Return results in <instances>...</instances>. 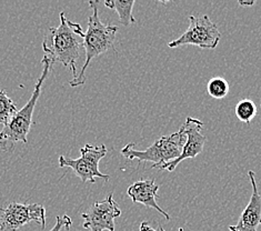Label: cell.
Returning <instances> with one entry per match:
<instances>
[{
  "label": "cell",
  "instance_id": "obj_16",
  "mask_svg": "<svg viewBox=\"0 0 261 231\" xmlns=\"http://www.w3.org/2000/svg\"><path fill=\"white\" fill-rule=\"evenodd\" d=\"M70 224H71V219L69 217L64 216L63 218H61L60 216H58L57 217V222H56L54 228L50 231H61V229H63L64 227H66L67 229H69Z\"/></svg>",
  "mask_w": 261,
  "mask_h": 231
},
{
  "label": "cell",
  "instance_id": "obj_15",
  "mask_svg": "<svg viewBox=\"0 0 261 231\" xmlns=\"http://www.w3.org/2000/svg\"><path fill=\"white\" fill-rule=\"evenodd\" d=\"M207 91L215 99H222L229 93V84L225 78L215 77L208 81Z\"/></svg>",
  "mask_w": 261,
  "mask_h": 231
},
{
  "label": "cell",
  "instance_id": "obj_5",
  "mask_svg": "<svg viewBox=\"0 0 261 231\" xmlns=\"http://www.w3.org/2000/svg\"><path fill=\"white\" fill-rule=\"evenodd\" d=\"M107 155V148L105 145L92 146L87 143L80 149V157L77 159L67 158L65 156L59 157L60 168H70L77 174L83 183H96V178H101L106 181L109 180L108 174L99 170V162Z\"/></svg>",
  "mask_w": 261,
  "mask_h": 231
},
{
  "label": "cell",
  "instance_id": "obj_2",
  "mask_svg": "<svg viewBox=\"0 0 261 231\" xmlns=\"http://www.w3.org/2000/svg\"><path fill=\"white\" fill-rule=\"evenodd\" d=\"M41 62L43 66L42 72L38 80H37L32 97H30L28 102L20 110L16 112L14 117L11 118V120L6 126H4L3 130L0 131V148H2L3 151L12 152L15 150L17 142H28L27 137L33 124L34 110L40 97L42 85L45 83L53 67V62L46 56H43Z\"/></svg>",
  "mask_w": 261,
  "mask_h": 231
},
{
  "label": "cell",
  "instance_id": "obj_7",
  "mask_svg": "<svg viewBox=\"0 0 261 231\" xmlns=\"http://www.w3.org/2000/svg\"><path fill=\"white\" fill-rule=\"evenodd\" d=\"M0 231H18L32 221L46 226V209L39 203L11 202L6 208L0 207Z\"/></svg>",
  "mask_w": 261,
  "mask_h": 231
},
{
  "label": "cell",
  "instance_id": "obj_14",
  "mask_svg": "<svg viewBox=\"0 0 261 231\" xmlns=\"http://www.w3.org/2000/svg\"><path fill=\"white\" fill-rule=\"evenodd\" d=\"M236 116L241 122L249 124L257 115V107L251 99H242L236 106Z\"/></svg>",
  "mask_w": 261,
  "mask_h": 231
},
{
  "label": "cell",
  "instance_id": "obj_10",
  "mask_svg": "<svg viewBox=\"0 0 261 231\" xmlns=\"http://www.w3.org/2000/svg\"><path fill=\"white\" fill-rule=\"evenodd\" d=\"M252 193L247 207L241 212V216L234 226H229V231H257L261 224V195L256 183V173L248 171Z\"/></svg>",
  "mask_w": 261,
  "mask_h": 231
},
{
  "label": "cell",
  "instance_id": "obj_12",
  "mask_svg": "<svg viewBox=\"0 0 261 231\" xmlns=\"http://www.w3.org/2000/svg\"><path fill=\"white\" fill-rule=\"evenodd\" d=\"M135 5V0L130 2H119V0H107L105 3L106 7L109 9H115L119 16V22L123 26H130L136 22L135 17L133 15V8Z\"/></svg>",
  "mask_w": 261,
  "mask_h": 231
},
{
  "label": "cell",
  "instance_id": "obj_3",
  "mask_svg": "<svg viewBox=\"0 0 261 231\" xmlns=\"http://www.w3.org/2000/svg\"><path fill=\"white\" fill-rule=\"evenodd\" d=\"M98 5L99 2H94V0H90L89 2V6L92 9V15L88 19V29H87V33H85L84 37V49L86 59L78 76L70 80L69 85L72 88L82 86L86 83L85 72L92 59L102 55L106 52H108L109 49L116 50L114 42L116 39L118 27L114 26V24H105L101 22L100 18H99Z\"/></svg>",
  "mask_w": 261,
  "mask_h": 231
},
{
  "label": "cell",
  "instance_id": "obj_17",
  "mask_svg": "<svg viewBox=\"0 0 261 231\" xmlns=\"http://www.w3.org/2000/svg\"><path fill=\"white\" fill-rule=\"evenodd\" d=\"M139 231H165V229L163 227H159L158 229H153L147 221H144L140 224Z\"/></svg>",
  "mask_w": 261,
  "mask_h": 231
},
{
  "label": "cell",
  "instance_id": "obj_13",
  "mask_svg": "<svg viewBox=\"0 0 261 231\" xmlns=\"http://www.w3.org/2000/svg\"><path fill=\"white\" fill-rule=\"evenodd\" d=\"M17 111L18 108L12 99L5 90H0V124L6 126Z\"/></svg>",
  "mask_w": 261,
  "mask_h": 231
},
{
  "label": "cell",
  "instance_id": "obj_4",
  "mask_svg": "<svg viewBox=\"0 0 261 231\" xmlns=\"http://www.w3.org/2000/svg\"><path fill=\"white\" fill-rule=\"evenodd\" d=\"M186 141H187V135L181 126L177 133L161 137L145 150H137L134 142L128 143L121 149V155L128 160H138L139 164L148 161L153 162L151 168L157 169L166 162L176 160L181 155Z\"/></svg>",
  "mask_w": 261,
  "mask_h": 231
},
{
  "label": "cell",
  "instance_id": "obj_1",
  "mask_svg": "<svg viewBox=\"0 0 261 231\" xmlns=\"http://www.w3.org/2000/svg\"><path fill=\"white\" fill-rule=\"evenodd\" d=\"M84 37L82 26L68 20L65 12H60V23L49 29L43 39V56L50 59L53 65L60 62L70 68L73 78H76L78 76L77 61L84 49Z\"/></svg>",
  "mask_w": 261,
  "mask_h": 231
},
{
  "label": "cell",
  "instance_id": "obj_8",
  "mask_svg": "<svg viewBox=\"0 0 261 231\" xmlns=\"http://www.w3.org/2000/svg\"><path fill=\"white\" fill-rule=\"evenodd\" d=\"M121 210L114 200L113 193L102 201H96L82 215L84 228L89 231H115V219L120 217Z\"/></svg>",
  "mask_w": 261,
  "mask_h": 231
},
{
  "label": "cell",
  "instance_id": "obj_11",
  "mask_svg": "<svg viewBox=\"0 0 261 231\" xmlns=\"http://www.w3.org/2000/svg\"><path fill=\"white\" fill-rule=\"evenodd\" d=\"M158 190L159 186L156 184V181L153 179H146L133 184L128 188L127 193L134 203H141L146 207L157 210L160 215H163L166 218V220L169 221L170 216L168 215L167 211L161 209L156 201Z\"/></svg>",
  "mask_w": 261,
  "mask_h": 231
},
{
  "label": "cell",
  "instance_id": "obj_9",
  "mask_svg": "<svg viewBox=\"0 0 261 231\" xmlns=\"http://www.w3.org/2000/svg\"><path fill=\"white\" fill-rule=\"evenodd\" d=\"M182 127L187 135V141H186L182 152L179 157L170 162H166V164L159 166L157 169L159 170H168L173 171L177 168L180 162L188 159V158H196L198 155H200L203 150L204 142L207 141V137L201 134V130L203 128V122L196 118L188 117L186 119Z\"/></svg>",
  "mask_w": 261,
  "mask_h": 231
},
{
  "label": "cell",
  "instance_id": "obj_6",
  "mask_svg": "<svg viewBox=\"0 0 261 231\" xmlns=\"http://www.w3.org/2000/svg\"><path fill=\"white\" fill-rule=\"evenodd\" d=\"M220 38V31L209 16H190L189 27L187 30L179 38L168 43V46L170 48H177L190 45L200 48L215 49L218 46Z\"/></svg>",
  "mask_w": 261,
  "mask_h": 231
},
{
  "label": "cell",
  "instance_id": "obj_18",
  "mask_svg": "<svg viewBox=\"0 0 261 231\" xmlns=\"http://www.w3.org/2000/svg\"><path fill=\"white\" fill-rule=\"evenodd\" d=\"M240 6H245V7H247V6H252V5H254V2H239L238 3Z\"/></svg>",
  "mask_w": 261,
  "mask_h": 231
}]
</instances>
